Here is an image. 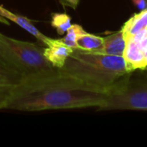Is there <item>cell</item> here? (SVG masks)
<instances>
[{"mask_svg":"<svg viewBox=\"0 0 147 147\" xmlns=\"http://www.w3.org/2000/svg\"><path fill=\"white\" fill-rule=\"evenodd\" d=\"M106 96L59 70L54 75L22 81L8 96L4 109L27 112L84 108L100 110Z\"/></svg>","mask_w":147,"mask_h":147,"instance_id":"cell-1","label":"cell"},{"mask_svg":"<svg viewBox=\"0 0 147 147\" xmlns=\"http://www.w3.org/2000/svg\"><path fill=\"white\" fill-rule=\"evenodd\" d=\"M59 70L90 90L107 96L130 73L123 56L108 55L78 48L73 50Z\"/></svg>","mask_w":147,"mask_h":147,"instance_id":"cell-2","label":"cell"},{"mask_svg":"<svg viewBox=\"0 0 147 147\" xmlns=\"http://www.w3.org/2000/svg\"><path fill=\"white\" fill-rule=\"evenodd\" d=\"M0 65L22 81L54 75L59 69L53 66L44 55V47L8 37L0 33Z\"/></svg>","mask_w":147,"mask_h":147,"instance_id":"cell-3","label":"cell"},{"mask_svg":"<svg viewBox=\"0 0 147 147\" xmlns=\"http://www.w3.org/2000/svg\"><path fill=\"white\" fill-rule=\"evenodd\" d=\"M100 110L147 111V76L134 79L129 73L106 96L105 104Z\"/></svg>","mask_w":147,"mask_h":147,"instance_id":"cell-4","label":"cell"},{"mask_svg":"<svg viewBox=\"0 0 147 147\" xmlns=\"http://www.w3.org/2000/svg\"><path fill=\"white\" fill-rule=\"evenodd\" d=\"M73 50V48L62 42L60 39L49 38L44 47V55L53 66L60 69L64 66Z\"/></svg>","mask_w":147,"mask_h":147,"instance_id":"cell-5","label":"cell"},{"mask_svg":"<svg viewBox=\"0 0 147 147\" xmlns=\"http://www.w3.org/2000/svg\"><path fill=\"white\" fill-rule=\"evenodd\" d=\"M127 70L132 72L136 70H144L147 65L145 52L134 37L126 39V48L123 54Z\"/></svg>","mask_w":147,"mask_h":147,"instance_id":"cell-6","label":"cell"},{"mask_svg":"<svg viewBox=\"0 0 147 147\" xmlns=\"http://www.w3.org/2000/svg\"><path fill=\"white\" fill-rule=\"evenodd\" d=\"M0 15L3 16V17H5L6 19H8L9 21L15 22L16 24L20 26L22 28H23L24 30H26L27 32H28L29 34L34 35L40 43H42L43 47H45L47 45V43L49 40V37L43 34L37 28L34 27V25L32 23V22L29 19H28L27 17L13 13L10 10L4 8L1 4H0Z\"/></svg>","mask_w":147,"mask_h":147,"instance_id":"cell-7","label":"cell"},{"mask_svg":"<svg viewBox=\"0 0 147 147\" xmlns=\"http://www.w3.org/2000/svg\"><path fill=\"white\" fill-rule=\"evenodd\" d=\"M126 48V39L122 29L103 37L102 49L97 53H102L113 56H123Z\"/></svg>","mask_w":147,"mask_h":147,"instance_id":"cell-8","label":"cell"},{"mask_svg":"<svg viewBox=\"0 0 147 147\" xmlns=\"http://www.w3.org/2000/svg\"><path fill=\"white\" fill-rule=\"evenodd\" d=\"M147 28V9L133 16L123 26L122 31L125 39L134 37L136 34Z\"/></svg>","mask_w":147,"mask_h":147,"instance_id":"cell-9","label":"cell"},{"mask_svg":"<svg viewBox=\"0 0 147 147\" xmlns=\"http://www.w3.org/2000/svg\"><path fill=\"white\" fill-rule=\"evenodd\" d=\"M102 44L103 37L85 32L78 37L77 40V48L84 51L99 52L102 47Z\"/></svg>","mask_w":147,"mask_h":147,"instance_id":"cell-10","label":"cell"},{"mask_svg":"<svg viewBox=\"0 0 147 147\" xmlns=\"http://www.w3.org/2000/svg\"><path fill=\"white\" fill-rule=\"evenodd\" d=\"M22 80L0 65V96H9Z\"/></svg>","mask_w":147,"mask_h":147,"instance_id":"cell-11","label":"cell"},{"mask_svg":"<svg viewBox=\"0 0 147 147\" xmlns=\"http://www.w3.org/2000/svg\"><path fill=\"white\" fill-rule=\"evenodd\" d=\"M51 25L57 30L59 35H63L71 26V16L65 13H53Z\"/></svg>","mask_w":147,"mask_h":147,"instance_id":"cell-12","label":"cell"},{"mask_svg":"<svg viewBox=\"0 0 147 147\" xmlns=\"http://www.w3.org/2000/svg\"><path fill=\"white\" fill-rule=\"evenodd\" d=\"M86 31L84 28L78 24H71V26L66 31L65 37L61 38V41L64 42L68 47L75 49L77 48V40L79 36L84 34Z\"/></svg>","mask_w":147,"mask_h":147,"instance_id":"cell-13","label":"cell"},{"mask_svg":"<svg viewBox=\"0 0 147 147\" xmlns=\"http://www.w3.org/2000/svg\"><path fill=\"white\" fill-rule=\"evenodd\" d=\"M59 1L64 6L71 7L73 9H76L80 0H59Z\"/></svg>","mask_w":147,"mask_h":147,"instance_id":"cell-14","label":"cell"},{"mask_svg":"<svg viewBox=\"0 0 147 147\" xmlns=\"http://www.w3.org/2000/svg\"><path fill=\"white\" fill-rule=\"evenodd\" d=\"M134 4L141 10L147 9V1L146 0H133Z\"/></svg>","mask_w":147,"mask_h":147,"instance_id":"cell-15","label":"cell"},{"mask_svg":"<svg viewBox=\"0 0 147 147\" xmlns=\"http://www.w3.org/2000/svg\"><path fill=\"white\" fill-rule=\"evenodd\" d=\"M8 96H0V109H3Z\"/></svg>","mask_w":147,"mask_h":147,"instance_id":"cell-16","label":"cell"},{"mask_svg":"<svg viewBox=\"0 0 147 147\" xmlns=\"http://www.w3.org/2000/svg\"><path fill=\"white\" fill-rule=\"evenodd\" d=\"M0 22L3 23V24H6V25H9V21L8 19H6L5 17H3V16H1V15H0Z\"/></svg>","mask_w":147,"mask_h":147,"instance_id":"cell-17","label":"cell"},{"mask_svg":"<svg viewBox=\"0 0 147 147\" xmlns=\"http://www.w3.org/2000/svg\"><path fill=\"white\" fill-rule=\"evenodd\" d=\"M144 70H146V71H147V66H146V68H145V69H144Z\"/></svg>","mask_w":147,"mask_h":147,"instance_id":"cell-18","label":"cell"},{"mask_svg":"<svg viewBox=\"0 0 147 147\" xmlns=\"http://www.w3.org/2000/svg\"><path fill=\"white\" fill-rule=\"evenodd\" d=\"M146 1H147V0H146Z\"/></svg>","mask_w":147,"mask_h":147,"instance_id":"cell-19","label":"cell"}]
</instances>
